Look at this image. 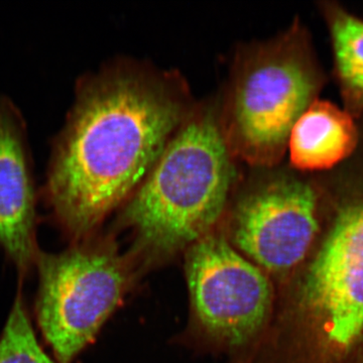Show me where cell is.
Segmentation results:
<instances>
[{"mask_svg":"<svg viewBox=\"0 0 363 363\" xmlns=\"http://www.w3.org/2000/svg\"><path fill=\"white\" fill-rule=\"evenodd\" d=\"M307 28L297 21L274 39L245 48L234 65L222 130L233 157L278 166L294 124L326 85Z\"/></svg>","mask_w":363,"mask_h":363,"instance_id":"277c9868","label":"cell"},{"mask_svg":"<svg viewBox=\"0 0 363 363\" xmlns=\"http://www.w3.org/2000/svg\"><path fill=\"white\" fill-rule=\"evenodd\" d=\"M37 318L57 363H71L94 339L128 286L123 259L109 241H75L40 252Z\"/></svg>","mask_w":363,"mask_h":363,"instance_id":"5b68a950","label":"cell"},{"mask_svg":"<svg viewBox=\"0 0 363 363\" xmlns=\"http://www.w3.org/2000/svg\"><path fill=\"white\" fill-rule=\"evenodd\" d=\"M320 11L330 33L344 111L358 119L363 114V21L336 2H322Z\"/></svg>","mask_w":363,"mask_h":363,"instance_id":"30bf717a","label":"cell"},{"mask_svg":"<svg viewBox=\"0 0 363 363\" xmlns=\"http://www.w3.org/2000/svg\"><path fill=\"white\" fill-rule=\"evenodd\" d=\"M35 183L25 121L9 100L0 98V247L26 274L40 255Z\"/></svg>","mask_w":363,"mask_h":363,"instance_id":"ba28073f","label":"cell"},{"mask_svg":"<svg viewBox=\"0 0 363 363\" xmlns=\"http://www.w3.org/2000/svg\"><path fill=\"white\" fill-rule=\"evenodd\" d=\"M177 79L117 64L79 82L44 196L71 240L89 238L130 196L190 113Z\"/></svg>","mask_w":363,"mask_h":363,"instance_id":"6da1fadb","label":"cell"},{"mask_svg":"<svg viewBox=\"0 0 363 363\" xmlns=\"http://www.w3.org/2000/svg\"><path fill=\"white\" fill-rule=\"evenodd\" d=\"M269 168L236 200L231 215L233 247L266 274H288L302 266L323 223L315 174Z\"/></svg>","mask_w":363,"mask_h":363,"instance_id":"8992f818","label":"cell"},{"mask_svg":"<svg viewBox=\"0 0 363 363\" xmlns=\"http://www.w3.org/2000/svg\"><path fill=\"white\" fill-rule=\"evenodd\" d=\"M358 136L354 117L330 101L315 100L291 130V167L305 174L330 171L352 155Z\"/></svg>","mask_w":363,"mask_h":363,"instance_id":"9c48e42d","label":"cell"},{"mask_svg":"<svg viewBox=\"0 0 363 363\" xmlns=\"http://www.w3.org/2000/svg\"><path fill=\"white\" fill-rule=\"evenodd\" d=\"M233 159L220 116L209 107L191 111L124 211L142 247L171 255L210 233L233 186Z\"/></svg>","mask_w":363,"mask_h":363,"instance_id":"3957f363","label":"cell"},{"mask_svg":"<svg viewBox=\"0 0 363 363\" xmlns=\"http://www.w3.org/2000/svg\"><path fill=\"white\" fill-rule=\"evenodd\" d=\"M186 271L196 318L211 337L238 347L259 335L274 300L266 272L212 233L191 245Z\"/></svg>","mask_w":363,"mask_h":363,"instance_id":"52a82bcc","label":"cell"},{"mask_svg":"<svg viewBox=\"0 0 363 363\" xmlns=\"http://www.w3.org/2000/svg\"><path fill=\"white\" fill-rule=\"evenodd\" d=\"M290 306L294 363L363 362V173L325 189L323 223Z\"/></svg>","mask_w":363,"mask_h":363,"instance_id":"7a4b0ae2","label":"cell"},{"mask_svg":"<svg viewBox=\"0 0 363 363\" xmlns=\"http://www.w3.org/2000/svg\"><path fill=\"white\" fill-rule=\"evenodd\" d=\"M0 363H55L38 341L21 293L0 336Z\"/></svg>","mask_w":363,"mask_h":363,"instance_id":"8fae6325","label":"cell"}]
</instances>
